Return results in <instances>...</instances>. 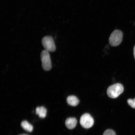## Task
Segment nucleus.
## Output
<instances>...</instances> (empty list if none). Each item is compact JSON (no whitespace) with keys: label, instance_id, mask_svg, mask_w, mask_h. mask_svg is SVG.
Instances as JSON below:
<instances>
[{"label":"nucleus","instance_id":"obj_11","mask_svg":"<svg viewBox=\"0 0 135 135\" xmlns=\"http://www.w3.org/2000/svg\"><path fill=\"white\" fill-rule=\"evenodd\" d=\"M103 135H116L114 131L111 129H107L104 133Z\"/></svg>","mask_w":135,"mask_h":135},{"label":"nucleus","instance_id":"obj_12","mask_svg":"<svg viewBox=\"0 0 135 135\" xmlns=\"http://www.w3.org/2000/svg\"><path fill=\"white\" fill-rule=\"evenodd\" d=\"M134 58L135 59V46L134 47Z\"/></svg>","mask_w":135,"mask_h":135},{"label":"nucleus","instance_id":"obj_4","mask_svg":"<svg viewBox=\"0 0 135 135\" xmlns=\"http://www.w3.org/2000/svg\"><path fill=\"white\" fill-rule=\"evenodd\" d=\"M42 45L45 50L49 52H54L56 50V47L54 41L52 37L46 36L42 39Z\"/></svg>","mask_w":135,"mask_h":135},{"label":"nucleus","instance_id":"obj_13","mask_svg":"<svg viewBox=\"0 0 135 135\" xmlns=\"http://www.w3.org/2000/svg\"><path fill=\"white\" fill-rule=\"evenodd\" d=\"M19 135H28L27 134H21Z\"/></svg>","mask_w":135,"mask_h":135},{"label":"nucleus","instance_id":"obj_7","mask_svg":"<svg viewBox=\"0 0 135 135\" xmlns=\"http://www.w3.org/2000/svg\"><path fill=\"white\" fill-rule=\"evenodd\" d=\"M67 102L69 105L73 106H77L80 102L78 98L74 95L69 96L67 98Z\"/></svg>","mask_w":135,"mask_h":135},{"label":"nucleus","instance_id":"obj_8","mask_svg":"<svg viewBox=\"0 0 135 135\" xmlns=\"http://www.w3.org/2000/svg\"><path fill=\"white\" fill-rule=\"evenodd\" d=\"M47 110L43 106L40 107H37L36 109V114L38 115L40 118H44L46 117Z\"/></svg>","mask_w":135,"mask_h":135},{"label":"nucleus","instance_id":"obj_2","mask_svg":"<svg viewBox=\"0 0 135 135\" xmlns=\"http://www.w3.org/2000/svg\"><path fill=\"white\" fill-rule=\"evenodd\" d=\"M123 33L120 30H114L111 34L109 39L110 44L112 46H117L122 41Z\"/></svg>","mask_w":135,"mask_h":135},{"label":"nucleus","instance_id":"obj_6","mask_svg":"<svg viewBox=\"0 0 135 135\" xmlns=\"http://www.w3.org/2000/svg\"><path fill=\"white\" fill-rule=\"evenodd\" d=\"M77 124V120L75 118H69L66 120V126L69 129H71L75 128Z\"/></svg>","mask_w":135,"mask_h":135},{"label":"nucleus","instance_id":"obj_1","mask_svg":"<svg viewBox=\"0 0 135 135\" xmlns=\"http://www.w3.org/2000/svg\"><path fill=\"white\" fill-rule=\"evenodd\" d=\"M124 88L122 84L117 83L110 86L107 90V94L111 98H116L124 91Z\"/></svg>","mask_w":135,"mask_h":135},{"label":"nucleus","instance_id":"obj_3","mask_svg":"<svg viewBox=\"0 0 135 135\" xmlns=\"http://www.w3.org/2000/svg\"><path fill=\"white\" fill-rule=\"evenodd\" d=\"M40 57L44 70L46 71L50 70L52 68V64L49 51L46 50L42 51Z\"/></svg>","mask_w":135,"mask_h":135},{"label":"nucleus","instance_id":"obj_9","mask_svg":"<svg viewBox=\"0 0 135 135\" xmlns=\"http://www.w3.org/2000/svg\"><path fill=\"white\" fill-rule=\"evenodd\" d=\"M21 127L25 131L29 132H31L33 130V127L27 121L24 120L22 122L21 124Z\"/></svg>","mask_w":135,"mask_h":135},{"label":"nucleus","instance_id":"obj_10","mask_svg":"<svg viewBox=\"0 0 135 135\" xmlns=\"http://www.w3.org/2000/svg\"><path fill=\"white\" fill-rule=\"evenodd\" d=\"M127 103L132 108L135 109V98L133 99H128L127 100Z\"/></svg>","mask_w":135,"mask_h":135},{"label":"nucleus","instance_id":"obj_5","mask_svg":"<svg viewBox=\"0 0 135 135\" xmlns=\"http://www.w3.org/2000/svg\"><path fill=\"white\" fill-rule=\"evenodd\" d=\"M94 119L90 114L85 113L81 116L80 119L81 125L85 129L91 127L94 124Z\"/></svg>","mask_w":135,"mask_h":135}]
</instances>
